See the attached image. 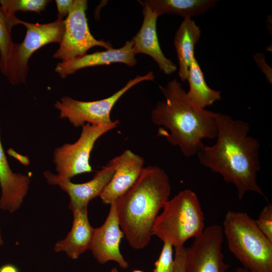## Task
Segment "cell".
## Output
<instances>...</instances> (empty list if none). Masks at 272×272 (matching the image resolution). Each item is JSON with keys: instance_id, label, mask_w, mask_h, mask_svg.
<instances>
[{"instance_id": "obj_5", "label": "cell", "mask_w": 272, "mask_h": 272, "mask_svg": "<svg viewBox=\"0 0 272 272\" xmlns=\"http://www.w3.org/2000/svg\"><path fill=\"white\" fill-rule=\"evenodd\" d=\"M157 217L153 236L174 248L183 246L189 238L198 236L205 229V217L198 198L190 189L179 192L168 200Z\"/></svg>"}, {"instance_id": "obj_26", "label": "cell", "mask_w": 272, "mask_h": 272, "mask_svg": "<svg viewBox=\"0 0 272 272\" xmlns=\"http://www.w3.org/2000/svg\"><path fill=\"white\" fill-rule=\"evenodd\" d=\"M57 10V20H63L67 16L72 6L73 0H55Z\"/></svg>"}, {"instance_id": "obj_3", "label": "cell", "mask_w": 272, "mask_h": 272, "mask_svg": "<svg viewBox=\"0 0 272 272\" xmlns=\"http://www.w3.org/2000/svg\"><path fill=\"white\" fill-rule=\"evenodd\" d=\"M170 191L165 171L149 166L143 168L134 183L115 201L120 227L132 248L143 249L150 243L155 221Z\"/></svg>"}, {"instance_id": "obj_6", "label": "cell", "mask_w": 272, "mask_h": 272, "mask_svg": "<svg viewBox=\"0 0 272 272\" xmlns=\"http://www.w3.org/2000/svg\"><path fill=\"white\" fill-rule=\"evenodd\" d=\"M26 28L23 41L15 43L7 61L0 71L13 85L25 83L28 72V60L32 54L43 46L51 43H60L64 32L63 20L47 23H30L21 20Z\"/></svg>"}, {"instance_id": "obj_1", "label": "cell", "mask_w": 272, "mask_h": 272, "mask_svg": "<svg viewBox=\"0 0 272 272\" xmlns=\"http://www.w3.org/2000/svg\"><path fill=\"white\" fill-rule=\"evenodd\" d=\"M217 141L205 146L196 155L200 163L220 174L224 181L235 185L238 198L248 191L265 195L257 181L260 168V143L249 136V123L218 113L216 118Z\"/></svg>"}, {"instance_id": "obj_25", "label": "cell", "mask_w": 272, "mask_h": 272, "mask_svg": "<svg viewBox=\"0 0 272 272\" xmlns=\"http://www.w3.org/2000/svg\"><path fill=\"white\" fill-rule=\"evenodd\" d=\"M175 249L172 272H185L187 248L183 246Z\"/></svg>"}, {"instance_id": "obj_29", "label": "cell", "mask_w": 272, "mask_h": 272, "mask_svg": "<svg viewBox=\"0 0 272 272\" xmlns=\"http://www.w3.org/2000/svg\"><path fill=\"white\" fill-rule=\"evenodd\" d=\"M235 270L237 272H250L249 271L247 270L243 267H237L236 268Z\"/></svg>"}, {"instance_id": "obj_2", "label": "cell", "mask_w": 272, "mask_h": 272, "mask_svg": "<svg viewBox=\"0 0 272 272\" xmlns=\"http://www.w3.org/2000/svg\"><path fill=\"white\" fill-rule=\"evenodd\" d=\"M159 88L165 100L158 102L151 115L152 122L161 126L158 135L178 146L184 156L196 155L205 146L203 139L216 138L218 113L193 105L176 79Z\"/></svg>"}, {"instance_id": "obj_15", "label": "cell", "mask_w": 272, "mask_h": 272, "mask_svg": "<svg viewBox=\"0 0 272 272\" xmlns=\"http://www.w3.org/2000/svg\"><path fill=\"white\" fill-rule=\"evenodd\" d=\"M135 55L133 42L130 40L118 49L112 48L86 54L70 60L59 62L55 71L61 78H65L80 69L97 65L122 63L131 67L137 63Z\"/></svg>"}, {"instance_id": "obj_31", "label": "cell", "mask_w": 272, "mask_h": 272, "mask_svg": "<svg viewBox=\"0 0 272 272\" xmlns=\"http://www.w3.org/2000/svg\"><path fill=\"white\" fill-rule=\"evenodd\" d=\"M110 272H119L118 269L116 267H113L111 269Z\"/></svg>"}, {"instance_id": "obj_11", "label": "cell", "mask_w": 272, "mask_h": 272, "mask_svg": "<svg viewBox=\"0 0 272 272\" xmlns=\"http://www.w3.org/2000/svg\"><path fill=\"white\" fill-rule=\"evenodd\" d=\"M110 205L104 223L100 227L94 228L90 250L98 263L104 264L114 261L120 267L125 269L129 267V263L120 251V243L124 234L120 227L115 201Z\"/></svg>"}, {"instance_id": "obj_4", "label": "cell", "mask_w": 272, "mask_h": 272, "mask_svg": "<svg viewBox=\"0 0 272 272\" xmlns=\"http://www.w3.org/2000/svg\"><path fill=\"white\" fill-rule=\"evenodd\" d=\"M229 250L250 272H272V242L245 212L229 211L223 222Z\"/></svg>"}, {"instance_id": "obj_10", "label": "cell", "mask_w": 272, "mask_h": 272, "mask_svg": "<svg viewBox=\"0 0 272 272\" xmlns=\"http://www.w3.org/2000/svg\"><path fill=\"white\" fill-rule=\"evenodd\" d=\"M223 232L218 225L205 228L187 248L185 272H227L224 261Z\"/></svg>"}, {"instance_id": "obj_27", "label": "cell", "mask_w": 272, "mask_h": 272, "mask_svg": "<svg viewBox=\"0 0 272 272\" xmlns=\"http://www.w3.org/2000/svg\"><path fill=\"white\" fill-rule=\"evenodd\" d=\"M253 57L259 67L265 74L267 80L271 84V69L266 63L263 54L257 53L253 55Z\"/></svg>"}, {"instance_id": "obj_21", "label": "cell", "mask_w": 272, "mask_h": 272, "mask_svg": "<svg viewBox=\"0 0 272 272\" xmlns=\"http://www.w3.org/2000/svg\"><path fill=\"white\" fill-rule=\"evenodd\" d=\"M20 22L15 15H9L0 6V67L10 57L15 44L11 37L12 29L20 24Z\"/></svg>"}, {"instance_id": "obj_16", "label": "cell", "mask_w": 272, "mask_h": 272, "mask_svg": "<svg viewBox=\"0 0 272 272\" xmlns=\"http://www.w3.org/2000/svg\"><path fill=\"white\" fill-rule=\"evenodd\" d=\"M30 182L29 175L12 170L1 142L0 128V209L11 214L18 210L28 192Z\"/></svg>"}, {"instance_id": "obj_14", "label": "cell", "mask_w": 272, "mask_h": 272, "mask_svg": "<svg viewBox=\"0 0 272 272\" xmlns=\"http://www.w3.org/2000/svg\"><path fill=\"white\" fill-rule=\"evenodd\" d=\"M143 22L137 34L131 39L135 54L144 53L150 56L165 75L174 73L177 67L163 53L157 33V20L159 15L149 7L142 6Z\"/></svg>"}, {"instance_id": "obj_12", "label": "cell", "mask_w": 272, "mask_h": 272, "mask_svg": "<svg viewBox=\"0 0 272 272\" xmlns=\"http://www.w3.org/2000/svg\"><path fill=\"white\" fill-rule=\"evenodd\" d=\"M114 173V165L111 160L95 174L92 179L83 183H74L69 179H61L49 171L44 172L43 175L49 184L59 186L67 193L70 197L69 208L73 212L88 207L91 199L99 196Z\"/></svg>"}, {"instance_id": "obj_23", "label": "cell", "mask_w": 272, "mask_h": 272, "mask_svg": "<svg viewBox=\"0 0 272 272\" xmlns=\"http://www.w3.org/2000/svg\"><path fill=\"white\" fill-rule=\"evenodd\" d=\"M255 223L263 234L272 242V205L265 206Z\"/></svg>"}, {"instance_id": "obj_32", "label": "cell", "mask_w": 272, "mask_h": 272, "mask_svg": "<svg viewBox=\"0 0 272 272\" xmlns=\"http://www.w3.org/2000/svg\"><path fill=\"white\" fill-rule=\"evenodd\" d=\"M132 272H144V271L141 270H134Z\"/></svg>"}, {"instance_id": "obj_18", "label": "cell", "mask_w": 272, "mask_h": 272, "mask_svg": "<svg viewBox=\"0 0 272 272\" xmlns=\"http://www.w3.org/2000/svg\"><path fill=\"white\" fill-rule=\"evenodd\" d=\"M201 31L190 18H184L177 30L174 45L179 63L178 75L182 82L187 80L189 66L194 56V47L198 42Z\"/></svg>"}, {"instance_id": "obj_22", "label": "cell", "mask_w": 272, "mask_h": 272, "mask_svg": "<svg viewBox=\"0 0 272 272\" xmlns=\"http://www.w3.org/2000/svg\"><path fill=\"white\" fill-rule=\"evenodd\" d=\"M50 2L48 0H0V5L7 14L15 15L18 11L40 14L45 10Z\"/></svg>"}, {"instance_id": "obj_9", "label": "cell", "mask_w": 272, "mask_h": 272, "mask_svg": "<svg viewBox=\"0 0 272 272\" xmlns=\"http://www.w3.org/2000/svg\"><path fill=\"white\" fill-rule=\"evenodd\" d=\"M88 8L86 0H73L69 13L65 20L64 32L59 47L53 55L62 62L84 55L95 46L106 49L113 48L109 42L96 39L91 33L86 17Z\"/></svg>"}, {"instance_id": "obj_8", "label": "cell", "mask_w": 272, "mask_h": 272, "mask_svg": "<svg viewBox=\"0 0 272 272\" xmlns=\"http://www.w3.org/2000/svg\"><path fill=\"white\" fill-rule=\"evenodd\" d=\"M119 124L118 120L108 125L86 123L82 126L80 136L75 143L64 144L56 148L53 152V162L58 177L70 180L76 175L93 171L89 159L95 143Z\"/></svg>"}, {"instance_id": "obj_13", "label": "cell", "mask_w": 272, "mask_h": 272, "mask_svg": "<svg viewBox=\"0 0 272 272\" xmlns=\"http://www.w3.org/2000/svg\"><path fill=\"white\" fill-rule=\"evenodd\" d=\"M114 173L99 195L103 203L110 205L125 193L136 181L143 169V157L130 150L111 159Z\"/></svg>"}, {"instance_id": "obj_30", "label": "cell", "mask_w": 272, "mask_h": 272, "mask_svg": "<svg viewBox=\"0 0 272 272\" xmlns=\"http://www.w3.org/2000/svg\"><path fill=\"white\" fill-rule=\"evenodd\" d=\"M4 244V241L3 237L1 233V228H0V246H2Z\"/></svg>"}, {"instance_id": "obj_17", "label": "cell", "mask_w": 272, "mask_h": 272, "mask_svg": "<svg viewBox=\"0 0 272 272\" xmlns=\"http://www.w3.org/2000/svg\"><path fill=\"white\" fill-rule=\"evenodd\" d=\"M73 213L71 231L65 238L55 244L53 250L56 252H64L69 258L76 259L90 249L94 228L89 221L88 207L76 210Z\"/></svg>"}, {"instance_id": "obj_24", "label": "cell", "mask_w": 272, "mask_h": 272, "mask_svg": "<svg viewBox=\"0 0 272 272\" xmlns=\"http://www.w3.org/2000/svg\"><path fill=\"white\" fill-rule=\"evenodd\" d=\"M173 246L169 243L164 242L158 259L155 263L154 272H166L173 267Z\"/></svg>"}, {"instance_id": "obj_20", "label": "cell", "mask_w": 272, "mask_h": 272, "mask_svg": "<svg viewBox=\"0 0 272 272\" xmlns=\"http://www.w3.org/2000/svg\"><path fill=\"white\" fill-rule=\"evenodd\" d=\"M187 80L189 86V90L186 92L187 96L195 106L205 109L206 107L221 100V92L211 89L208 85L195 57L189 66Z\"/></svg>"}, {"instance_id": "obj_19", "label": "cell", "mask_w": 272, "mask_h": 272, "mask_svg": "<svg viewBox=\"0 0 272 272\" xmlns=\"http://www.w3.org/2000/svg\"><path fill=\"white\" fill-rule=\"evenodd\" d=\"M142 6L149 7L159 16L164 14H174L183 18L200 15L214 7L217 0H143Z\"/></svg>"}, {"instance_id": "obj_28", "label": "cell", "mask_w": 272, "mask_h": 272, "mask_svg": "<svg viewBox=\"0 0 272 272\" xmlns=\"http://www.w3.org/2000/svg\"><path fill=\"white\" fill-rule=\"evenodd\" d=\"M0 272H20L19 268L11 263H7L0 267Z\"/></svg>"}, {"instance_id": "obj_7", "label": "cell", "mask_w": 272, "mask_h": 272, "mask_svg": "<svg viewBox=\"0 0 272 272\" xmlns=\"http://www.w3.org/2000/svg\"><path fill=\"white\" fill-rule=\"evenodd\" d=\"M153 72L144 76L138 75L129 80L121 89L110 96L93 101H82L64 96L54 104L60 112L61 118H66L75 127L86 123L102 125L112 123L110 112L117 101L134 85L145 81H153Z\"/></svg>"}, {"instance_id": "obj_33", "label": "cell", "mask_w": 272, "mask_h": 272, "mask_svg": "<svg viewBox=\"0 0 272 272\" xmlns=\"http://www.w3.org/2000/svg\"><path fill=\"white\" fill-rule=\"evenodd\" d=\"M172 270H173V268H172V269H170V270H168V271H166V272H172Z\"/></svg>"}]
</instances>
